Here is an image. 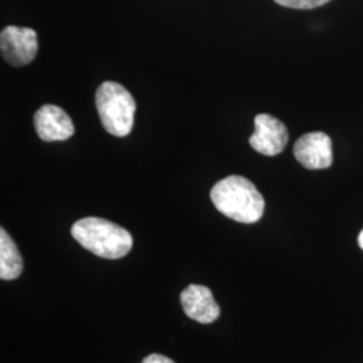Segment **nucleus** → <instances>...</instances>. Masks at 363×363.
Wrapping results in <instances>:
<instances>
[{
	"label": "nucleus",
	"instance_id": "nucleus-7",
	"mask_svg": "<svg viewBox=\"0 0 363 363\" xmlns=\"http://www.w3.org/2000/svg\"><path fill=\"white\" fill-rule=\"evenodd\" d=\"M35 130L43 142H62L73 136V121L57 105H43L34 117Z\"/></svg>",
	"mask_w": 363,
	"mask_h": 363
},
{
	"label": "nucleus",
	"instance_id": "nucleus-12",
	"mask_svg": "<svg viewBox=\"0 0 363 363\" xmlns=\"http://www.w3.org/2000/svg\"><path fill=\"white\" fill-rule=\"evenodd\" d=\"M358 244H359L361 249H363V230L359 233V237H358Z\"/></svg>",
	"mask_w": 363,
	"mask_h": 363
},
{
	"label": "nucleus",
	"instance_id": "nucleus-5",
	"mask_svg": "<svg viewBox=\"0 0 363 363\" xmlns=\"http://www.w3.org/2000/svg\"><path fill=\"white\" fill-rule=\"evenodd\" d=\"M255 133L249 143L255 151L265 156L279 155L288 143V130L279 118L261 113L255 118Z\"/></svg>",
	"mask_w": 363,
	"mask_h": 363
},
{
	"label": "nucleus",
	"instance_id": "nucleus-11",
	"mask_svg": "<svg viewBox=\"0 0 363 363\" xmlns=\"http://www.w3.org/2000/svg\"><path fill=\"white\" fill-rule=\"evenodd\" d=\"M143 363H175L169 357L160 355V354H151L147 358H144Z\"/></svg>",
	"mask_w": 363,
	"mask_h": 363
},
{
	"label": "nucleus",
	"instance_id": "nucleus-8",
	"mask_svg": "<svg viewBox=\"0 0 363 363\" xmlns=\"http://www.w3.org/2000/svg\"><path fill=\"white\" fill-rule=\"evenodd\" d=\"M181 303L184 313L195 322L208 325L218 319L220 306L213 298L208 286L191 284L181 294Z\"/></svg>",
	"mask_w": 363,
	"mask_h": 363
},
{
	"label": "nucleus",
	"instance_id": "nucleus-4",
	"mask_svg": "<svg viewBox=\"0 0 363 363\" xmlns=\"http://www.w3.org/2000/svg\"><path fill=\"white\" fill-rule=\"evenodd\" d=\"M0 52L11 66L28 65L38 52V35L28 27L7 26L0 34Z\"/></svg>",
	"mask_w": 363,
	"mask_h": 363
},
{
	"label": "nucleus",
	"instance_id": "nucleus-9",
	"mask_svg": "<svg viewBox=\"0 0 363 363\" xmlns=\"http://www.w3.org/2000/svg\"><path fill=\"white\" fill-rule=\"evenodd\" d=\"M23 271V259L13 238L1 228L0 229V279L15 280Z\"/></svg>",
	"mask_w": 363,
	"mask_h": 363
},
{
	"label": "nucleus",
	"instance_id": "nucleus-3",
	"mask_svg": "<svg viewBox=\"0 0 363 363\" xmlns=\"http://www.w3.org/2000/svg\"><path fill=\"white\" fill-rule=\"evenodd\" d=\"M96 106L105 130L117 138L127 136L133 127L136 103L123 85L106 81L96 91Z\"/></svg>",
	"mask_w": 363,
	"mask_h": 363
},
{
	"label": "nucleus",
	"instance_id": "nucleus-2",
	"mask_svg": "<svg viewBox=\"0 0 363 363\" xmlns=\"http://www.w3.org/2000/svg\"><path fill=\"white\" fill-rule=\"evenodd\" d=\"M78 244L103 259H121L130 253L133 240L128 230L104 218L86 217L72 226Z\"/></svg>",
	"mask_w": 363,
	"mask_h": 363
},
{
	"label": "nucleus",
	"instance_id": "nucleus-1",
	"mask_svg": "<svg viewBox=\"0 0 363 363\" xmlns=\"http://www.w3.org/2000/svg\"><path fill=\"white\" fill-rule=\"evenodd\" d=\"M210 198L220 213L241 223L257 222L265 210V201L256 186L240 175H230L214 184Z\"/></svg>",
	"mask_w": 363,
	"mask_h": 363
},
{
	"label": "nucleus",
	"instance_id": "nucleus-6",
	"mask_svg": "<svg viewBox=\"0 0 363 363\" xmlns=\"http://www.w3.org/2000/svg\"><path fill=\"white\" fill-rule=\"evenodd\" d=\"M294 154L306 169H328L333 164V142L325 132L306 133L295 143Z\"/></svg>",
	"mask_w": 363,
	"mask_h": 363
},
{
	"label": "nucleus",
	"instance_id": "nucleus-10",
	"mask_svg": "<svg viewBox=\"0 0 363 363\" xmlns=\"http://www.w3.org/2000/svg\"><path fill=\"white\" fill-rule=\"evenodd\" d=\"M277 4L286 7V9H295V10H312L316 7H320L330 0H274Z\"/></svg>",
	"mask_w": 363,
	"mask_h": 363
}]
</instances>
